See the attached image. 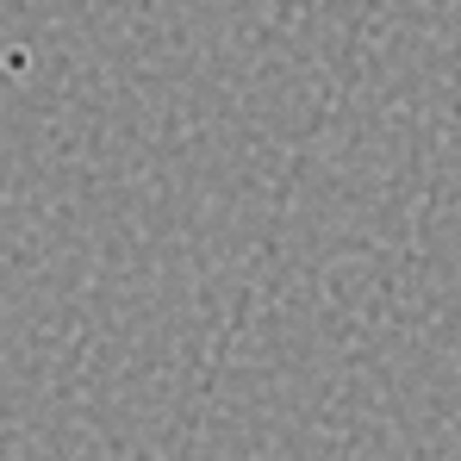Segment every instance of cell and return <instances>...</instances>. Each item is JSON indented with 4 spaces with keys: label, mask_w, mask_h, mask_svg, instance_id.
<instances>
[]
</instances>
